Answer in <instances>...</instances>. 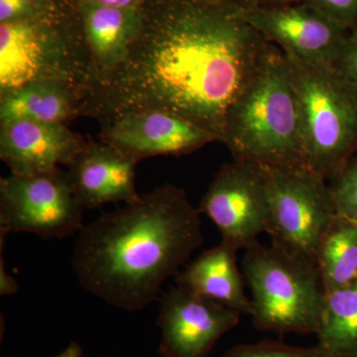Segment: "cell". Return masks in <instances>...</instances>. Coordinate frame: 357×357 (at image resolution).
<instances>
[{
	"label": "cell",
	"instance_id": "cell-18",
	"mask_svg": "<svg viewBox=\"0 0 357 357\" xmlns=\"http://www.w3.org/2000/svg\"><path fill=\"white\" fill-rule=\"evenodd\" d=\"M326 292L357 280V222L335 215L319 241L316 256Z\"/></svg>",
	"mask_w": 357,
	"mask_h": 357
},
{
	"label": "cell",
	"instance_id": "cell-24",
	"mask_svg": "<svg viewBox=\"0 0 357 357\" xmlns=\"http://www.w3.org/2000/svg\"><path fill=\"white\" fill-rule=\"evenodd\" d=\"M333 68L357 88V26L349 30Z\"/></svg>",
	"mask_w": 357,
	"mask_h": 357
},
{
	"label": "cell",
	"instance_id": "cell-20",
	"mask_svg": "<svg viewBox=\"0 0 357 357\" xmlns=\"http://www.w3.org/2000/svg\"><path fill=\"white\" fill-rule=\"evenodd\" d=\"M330 180L335 215L357 222V157L347 161Z\"/></svg>",
	"mask_w": 357,
	"mask_h": 357
},
{
	"label": "cell",
	"instance_id": "cell-11",
	"mask_svg": "<svg viewBox=\"0 0 357 357\" xmlns=\"http://www.w3.org/2000/svg\"><path fill=\"white\" fill-rule=\"evenodd\" d=\"M241 314L236 310L176 286L160 302L162 357H208L222 335L236 328Z\"/></svg>",
	"mask_w": 357,
	"mask_h": 357
},
{
	"label": "cell",
	"instance_id": "cell-16",
	"mask_svg": "<svg viewBox=\"0 0 357 357\" xmlns=\"http://www.w3.org/2000/svg\"><path fill=\"white\" fill-rule=\"evenodd\" d=\"M238 250L222 241L178 272L176 284L241 314H251L252 303L244 291L243 277L237 265Z\"/></svg>",
	"mask_w": 357,
	"mask_h": 357
},
{
	"label": "cell",
	"instance_id": "cell-19",
	"mask_svg": "<svg viewBox=\"0 0 357 357\" xmlns=\"http://www.w3.org/2000/svg\"><path fill=\"white\" fill-rule=\"evenodd\" d=\"M317 335L331 357H357V280L326 292Z\"/></svg>",
	"mask_w": 357,
	"mask_h": 357
},
{
	"label": "cell",
	"instance_id": "cell-23",
	"mask_svg": "<svg viewBox=\"0 0 357 357\" xmlns=\"http://www.w3.org/2000/svg\"><path fill=\"white\" fill-rule=\"evenodd\" d=\"M318 9L333 20L352 29L357 25V0H297Z\"/></svg>",
	"mask_w": 357,
	"mask_h": 357
},
{
	"label": "cell",
	"instance_id": "cell-8",
	"mask_svg": "<svg viewBox=\"0 0 357 357\" xmlns=\"http://www.w3.org/2000/svg\"><path fill=\"white\" fill-rule=\"evenodd\" d=\"M84 206L68 173L60 168L0 178V237L29 232L43 239L64 238L84 227Z\"/></svg>",
	"mask_w": 357,
	"mask_h": 357
},
{
	"label": "cell",
	"instance_id": "cell-25",
	"mask_svg": "<svg viewBox=\"0 0 357 357\" xmlns=\"http://www.w3.org/2000/svg\"><path fill=\"white\" fill-rule=\"evenodd\" d=\"M18 291V283L13 276L7 273L3 257L0 255V295L10 296Z\"/></svg>",
	"mask_w": 357,
	"mask_h": 357
},
{
	"label": "cell",
	"instance_id": "cell-21",
	"mask_svg": "<svg viewBox=\"0 0 357 357\" xmlns=\"http://www.w3.org/2000/svg\"><path fill=\"white\" fill-rule=\"evenodd\" d=\"M222 357H331L319 345L312 347H295L263 340L251 344H241L223 354Z\"/></svg>",
	"mask_w": 357,
	"mask_h": 357
},
{
	"label": "cell",
	"instance_id": "cell-3",
	"mask_svg": "<svg viewBox=\"0 0 357 357\" xmlns=\"http://www.w3.org/2000/svg\"><path fill=\"white\" fill-rule=\"evenodd\" d=\"M222 143L234 160L306 167L299 100L285 54L271 42L229 110Z\"/></svg>",
	"mask_w": 357,
	"mask_h": 357
},
{
	"label": "cell",
	"instance_id": "cell-15",
	"mask_svg": "<svg viewBox=\"0 0 357 357\" xmlns=\"http://www.w3.org/2000/svg\"><path fill=\"white\" fill-rule=\"evenodd\" d=\"M138 162L107 143L89 142L69 166L68 177L84 208L132 203L140 197L135 187Z\"/></svg>",
	"mask_w": 357,
	"mask_h": 357
},
{
	"label": "cell",
	"instance_id": "cell-30",
	"mask_svg": "<svg viewBox=\"0 0 357 357\" xmlns=\"http://www.w3.org/2000/svg\"><path fill=\"white\" fill-rule=\"evenodd\" d=\"M357 26V25H356Z\"/></svg>",
	"mask_w": 357,
	"mask_h": 357
},
{
	"label": "cell",
	"instance_id": "cell-10",
	"mask_svg": "<svg viewBox=\"0 0 357 357\" xmlns=\"http://www.w3.org/2000/svg\"><path fill=\"white\" fill-rule=\"evenodd\" d=\"M241 15L267 41L314 65L333 67L349 32L318 9L299 1L283 6L241 3Z\"/></svg>",
	"mask_w": 357,
	"mask_h": 357
},
{
	"label": "cell",
	"instance_id": "cell-6",
	"mask_svg": "<svg viewBox=\"0 0 357 357\" xmlns=\"http://www.w3.org/2000/svg\"><path fill=\"white\" fill-rule=\"evenodd\" d=\"M284 54L302 114L306 167L330 180L357 152V88L333 67Z\"/></svg>",
	"mask_w": 357,
	"mask_h": 357
},
{
	"label": "cell",
	"instance_id": "cell-4",
	"mask_svg": "<svg viewBox=\"0 0 357 357\" xmlns=\"http://www.w3.org/2000/svg\"><path fill=\"white\" fill-rule=\"evenodd\" d=\"M69 84L83 96L91 84L88 54L70 0L27 22L0 24V96L33 83Z\"/></svg>",
	"mask_w": 357,
	"mask_h": 357
},
{
	"label": "cell",
	"instance_id": "cell-28",
	"mask_svg": "<svg viewBox=\"0 0 357 357\" xmlns=\"http://www.w3.org/2000/svg\"><path fill=\"white\" fill-rule=\"evenodd\" d=\"M297 0H248L246 3L253 6H283V4L293 3Z\"/></svg>",
	"mask_w": 357,
	"mask_h": 357
},
{
	"label": "cell",
	"instance_id": "cell-13",
	"mask_svg": "<svg viewBox=\"0 0 357 357\" xmlns=\"http://www.w3.org/2000/svg\"><path fill=\"white\" fill-rule=\"evenodd\" d=\"M70 1L88 54L91 75L88 96L126 63L144 24L145 6L139 8H116L93 0Z\"/></svg>",
	"mask_w": 357,
	"mask_h": 357
},
{
	"label": "cell",
	"instance_id": "cell-17",
	"mask_svg": "<svg viewBox=\"0 0 357 357\" xmlns=\"http://www.w3.org/2000/svg\"><path fill=\"white\" fill-rule=\"evenodd\" d=\"M82 102L83 96L69 84L33 82L0 96V124L32 121L69 126L81 116Z\"/></svg>",
	"mask_w": 357,
	"mask_h": 357
},
{
	"label": "cell",
	"instance_id": "cell-14",
	"mask_svg": "<svg viewBox=\"0 0 357 357\" xmlns=\"http://www.w3.org/2000/svg\"><path fill=\"white\" fill-rule=\"evenodd\" d=\"M88 143L67 124L32 121L0 124V158L15 175L69 167Z\"/></svg>",
	"mask_w": 357,
	"mask_h": 357
},
{
	"label": "cell",
	"instance_id": "cell-2",
	"mask_svg": "<svg viewBox=\"0 0 357 357\" xmlns=\"http://www.w3.org/2000/svg\"><path fill=\"white\" fill-rule=\"evenodd\" d=\"M201 213L167 184L84 225L73 267L82 287L110 306L137 312L204 241Z\"/></svg>",
	"mask_w": 357,
	"mask_h": 357
},
{
	"label": "cell",
	"instance_id": "cell-29",
	"mask_svg": "<svg viewBox=\"0 0 357 357\" xmlns=\"http://www.w3.org/2000/svg\"><path fill=\"white\" fill-rule=\"evenodd\" d=\"M211 3H246L248 0H203Z\"/></svg>",
	"mask_w": 357,
	"mask_h": 357
},
{
	"label": "cell",
	"instance_id": "cell-12",
	"mask_svg": "<svg viewBox=\"0 0 357 357\" xmlns=\"http://www.w3.org/2000/svg\"><path fill=\"white\" fill-rule=\"evenodd\" d=\"M100 141L138 161L158 155H184L218 141L184 117L161 110L129 112L102 123Z\"/></svg>",
	"mask_w": 357,
	"mask_h": 357
},
{
	"label": "cell",
	"instance_id": "cell-5",
	"mask_svg": "<svg viewBox=\"0 0 357 357\" xmlns=\"http://www.w3.org/2000/svg\"><path fill=\"white\" fill-rule=\"evenodd\" d=\"M243 269L252 293L255 328L317 335L326 293L316 263L274 244L257 243L245 249Z\"/></svg>",
	"mask_w": 357,
	"mask_h": 357
},
{
	"label": "cell",
	"instance_id": "cell-22",
	"mask_svg": "<svg viewBox=\"0 0 357 357\" xmlns=\"http://www.w3.org/2000/svg\"><path fill=\"white\" fill-rule=\"evenodd\" d=\"M61 0H0V24L39 20L55 11Z\"/></svg>",
	"mask_w": 357,
	"mask_h": 357
},
{
	"label": "cell",
	"instance_id": "cell-9",
	"mask_svg": "<svg viewBox=\"0 0 357 357\" xmlns=\"http://www.w3.org/2000/svg\"><path fill=\"white\" fill-rule=\"evenodd\" d=\"M199 213L210 218L222 241L238 249L259 243L267 232L269 194L262 164L234 160L217 174L199 203Z\"/></svg>",
	"mask_w": 357,
	"mask_h": 357
},
{
	"label": "cell",
	"instance_id": "cell-7",
	"mask_svg": "<svg viewBox=\"0 0 357 357\" xmlns=\"http://www.w3.org/2000/svg\"><path fill=\"white\" fill-rule=\"evenodd\" d=\"M263 166L272 244L316 263L319 241L335 217L326 178L307 167Z\"/></svg>",
	"mask_w": 357,
	"mask_h": 357
},
{
	"label": "cell",
	"instance_id": "cell-26",
	"mask_svg": "<svg viewBox=\"0 0 357 357\" xmlns=\"http://www.w3.org/2000/svg\"><path fill=\"white\" fill-rule=\"evenodd\" d=\"M102 6L116 8H139L147 3L148 0H93Z\"/></svg>",
	"mask_w": 357,
	"mask_h": 357
},
{
	"label": "cell",
	"instance_id": "cell-1",
	"mask_svg": "<svg viewBox=\"0 0 357 357\" xmlns=\"http://www.w3.org/2000/svg\"><path fill=\"white\" fill-rule=\"evenodd\" d=\"M241 4L148 0L126 63L84 98L81 115L102 124L129 112L161 110L222 142L229 110L269 44L241 17Z\"/></svg>",
	"mask_w": 357,
	"mask_h": 357
},
{
	"label": "cell",
	"instance_id": "cell-27",
	"mask_svg": "<svg viewBox=\"0 0 357 357\" xmlns=\"http://www.w3.org/2000/svg\"><path fill=\"white\" fill-rule=\"evenodd\" d=\"M53 357H84V351L81 345L74 342L70 344L65 351L61 352L58 356Z\"/></svg>",
	"mask_w": 357,
	"mask_h": 357
}]
</instances>
